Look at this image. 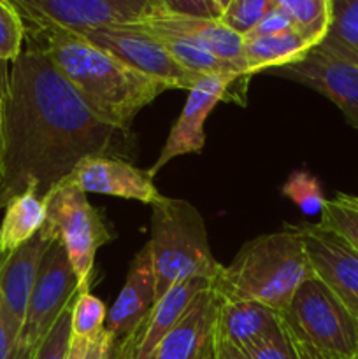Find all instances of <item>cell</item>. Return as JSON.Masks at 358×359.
I'll return each mask as SVG.
<instances>
[{"label":"cell","instance_id":"obj_32","mask_svg":"<svg viewBox=\"0 0 358 359\" xmlns=\"http://www.w3.org/2000/svg\"><path fill=\"white\" fill-rule=\"evenodd\" d=\"M161 9L175 14L199 18H220V11L211 0H158Z\"/></svg>","mask_w":358,"mask_h":359},{"label":"cell","instance_id":"obj_13","mask_svg":"<svg viewBox=\"0 0 358 359\" xmlns=\"http://www.w3.org/2000/svg\"><path fill=\"white\" fill-rule=\"evenodd\" d=\"M220 305L213 286L200 291L150 359H216Z\"/></svg>","mask_w":358,"mask_h":359},{"label":"cell","instance_id":"obj_17","mask_svg":"<svg viewBox=\"0 0 358 359\" xmlns=\"http://www.w3.org/2000/svg\"><path fill=\"white\" fill-rule=\"evenodd\" d=\"M55 241L56 237L41 228L27 244L0 259V300L16 337H20L23 326L28 300L34 291L42 258Z\"/></svg>","mask_w":358,"mask_h":359},{"label":"cell","instance_id":"obj_36","mask_svg":"<svg viewBox=\"0 0 358 359\" xmlns=\"http://www.w3.org/2000/svg\"><path fill=\"white\" fill-rule=\"evenodd\" d=\"M7 86H9V69H7V63H0V107L6 98Z\"/></svg>","mask_w":358,"mask_h":359},{"label":"cell","instance_id":"obj_18","mask_svg":"<svg viewBox=\"0 0 358 359\" xmlns=\"http://www.w3.org/2000/svg\"><path fill=\"white\" fill-rule=\"evenodd\" d=\"M154 304H157V290H154L153 259H151L150 245L146 244L133 256L125 284L105 318L104 330L109 333L112 347L128 335L130 330Z\"/></svg>","mask_w":358,"mask_h":359},{"label":"cell","instance_id":"obj_8","mask_svg":"<svg viewBox=\"0 0 358 359\" xmlns=\"http://www.w3.org/2000/svg\"><path fill=\"white\" fill-rule=\"evenodd\" d=\"M23 18L74 34L133 25L160 9L158 0H14Z\"/></svg>","mask_w":358,"mask_h":359},{"label":"cell","instance_id":"obj_31","mask_svg":"<svg viewBox=\"0 0 358 359\" xmlns=\"http://www.w3.org/2000/svg\"><path fill=\"white\" fill-rule=\"evenodd\" d=\"M111 347V339L105 330H102L98 335L91 337V339L72 337L65 359H109Z\"/></svg>","mask_w":358,"mask_h":359},{"label":"cell","instance_id":"obj_20","mask_svg":"<svg viewBox=\"0 0 358 359\" xmlns=\"http://www.w3.org/2000/svg\"><path fill=\"white\" fill-rule=\"evenodd\" d=\"M44 223L46 203L37 189L28 188L11 198L0 223V259L34 238Z\"/></svg>","mask_w":358,"mask_h":359},{"label":"cell","instance_id":"obj_3","mask_svg":"<svg viewBox=\"0 0 358 359\" xmlns=\"http://www.w3.org/2000/svg\"><path fill=\"white\" fill-rule=\"evenodd\" d=\"M311 277L300 228L286 226L246 242L211 286L227 302H258L283 314Z\"/></svg>","mask_w":358,"mask_h":359},{"label":"cell","instance_id":"obj_16","mask_svg":"<svg viewBox=\"0 0 358 359\" xmlns=\"http://www.w3.org/2000/svg\"><path fill=\"white\" fill-rule=\"evenodd\" d=\"M209 286L211 283L207 280L192 279L168 290L130 330L128 335L112 347L109 359H150L158 344L185 314L193 298Z\"/></svg>","mask_w":358,"mask_h":359},{"label":"cell","instance_id":"obj_24","mask_svg":"<svg viewBox=\"0 0 358 359\" xmlns=\"http://www.w3.org/2000/svg\"><path fill=\"white\" fill-rule=\"evenodd\" d=\"M318 224L339 235L358 252V196L339 193L326 200Z\"/></svg>","mask_w":358,"mask_h":359},{"label":"cell","instance_id":"obj_29","mask_svg":"<svg viewBox=\"0 0 358 359\" xmlns=\"http://www.w3.org/2000/svg\"><path fill=\"white\" fill-rule=\"evenodd\" d=\"M241 351L248 359H295L293 347H291L290 339L286 335L281 314L279 323L272 330L249 342Z\"/></svg>","mask_w":358,"mask_h":359},{"label":"cell","instance_id":"obj_30","mask_svg":"<svg viewBox=\"0 0 358 359\" xmlns=\"http://www.w3.org/2000/svg\"><path fill=\"white\" fill-rule=\"evenodd\" d=\"M76 300V298H74ZM74 304V302H72ZM72 304L63 311L30 359H65L72 339Z\"/></svg>","mask_w":358,"mask_h":359},{"label":"cell","instance_id":"obj_27","mask_svg":"<svg viewBox=\"0 0 358 359\" xmlns=\"http://www.w3.org/2000/svg\"><path fill=\"white\" fill-rule=\"evenodd\" d=\"M107 309L90 291L77 293L72 304V337L91 339L105 328Z\"/></svg>","mask_w":358,"mask_h":359},{"label":"cell","instance_id":"obj_14","mask_svg":"<svg viewBox=\"0 0 358 359\" xmlns=\"http://www.w3.org/2000/svg\"><path fill=\"white\" fill-rule=\"evenodd\" d=\"M298 228L314 276L358 318V252L344 238L318 223Z\"/></svg>","mask_w":358,"mask_h":359},{"label":"cell","instance_id":"obj_5","mask_svg":"<svg viewBox=\"0 0 358 359\" xmlns=\"http://www.w3.org/2000/svg\"><path fill=\"white\" fill-rule=\"evenodd\" d=\"M48 233L58 238L65 248L77 277L79 293L90 291L97 251L111 242L114 235L109 230L104 216L91 205L86 193L60 181L44 196Z\"/></svg>","mask_w":358,"mask_h":359},{"label":"cell","instance_id":"obj_26","mask_svg":"<svg viewBox=\"0 0 358 359\" xmlns=\"http://www.w3.org/2000/svg\"><path fill=\"white\" fill-rule=\"evenodd\" d=\"M283 195L290 198L305 216L321 214L326 202L319 181L305 170L291 172L283 186Z\"/></svg>","mask_w":358,"mask_h":359},{"label":"cell","instance_id":"obj_28","mask_svg":"<svg viewBox=\"0 0 358 359\" xmlns=\"http://www.w3.org/2000/svg\"><path fill=\"white\" fill-rule=\"evenodd\" d=\"M272 7V0H232L220 20L225 27L244 39Z\"/></svg>","mask_w":358,"mask_h":359},{"label":"cell","instance_id":"obj_1","mask_svg":"<svg viewBox=\"0 0 358 359\" xmlns=\"http://www.w3.org/2000/svg\"><path fill=\"white\" fill-rule=\"evenodd\" d=\"M118 133L30 44L11 63L0 107V209L28 188L44 198L81 160L107 154Z\"/></svg>","mask_w":358,"mask_h":359},{"label":"cell","instance_id":"obj_15","mask_svg":"<svg viewBox=\"0 0 358 359\" xmlns=\"http://www.w3.org/2000/svg\"><path fill=\"white\" fill-rule=\"evenodd\" d=\"M133 27L144 32H151V34L172 35V37L192 42L199 48L213 53L223 62L230 63L242 76H246L244 56H242L244 39L225 27L220 18L186 16V14L168 13L160 7L146 20L133 23Z\"/></svg>","mask_w":358,"mask_h":359},{"label":"cell","instance_id":"obj_33","mask_svg":"<svg viewBox=\"0 0 358 359\" xmlns=\"http://www.w3.org/2000/svg\"><path fill=\"white\" fill-rule=\"evenodd\" d=\"M291 21L288 20V16L284 13H281L279 9L272 7L265 16L260 20V23L246 35L244 39L249 37H262V35H272V34H279V32H286L291 30Z\"/></svg>","mask_w":358,"mask_h":359},{"label":"cell","instance_id":"obj_37","mask_svg":"<svg viewBox=\"0 0 358 359\" xmlns=\"http://www.w3.org/2000/svg\"><path fill=\"white\" fill-rule=\"evenodd\" d=\"M211 2H213L214 6H216V9L220 11V14H221V13H223L225 9H227L228 6H230L232 0H211Z\"/></svg>","mask_w":358,"mask_h":359},{"label":"cell","instance_id":"obj_2","mask_svg":"<svg viewBox=\"0 0 358 359\" xmlns=\"http://www.w3.org/2000/svg\"><path fill=\"white\" fill-rule=\"evenodd\" d=\"M34 25L37 42L32 46L51 60L98 118L121 133L128 132L146 105L168 90L167 84L132 69L83 35L55 25Z\"/></svg>","mask_w":358,"mask_h":359},{"label":"cell","instance_id":"obj_4","mask_svg":"<svg viewBox=\"0 0 358 359\" xmlns=\"http://www.w3.org/2000/svg\"><path fill=\"white\" fill-rule=\"evenodd\" d=\"M147 245L154 270V290L160 300L168 290L192 279L213 284L223 272L209 245L207 228L199 210L186 200L164 196L151 205Z\"/></svg>","mask_w":358,"mask_h":359},{"label":"cell","instance_id":"obj_12","mask_svg":"<svg viewBox=\"0 0 358 359\" xmlns=\"http://www.w3.org/2000/svg\"><path fill=\"white\" fill-rule=\"evenodd\" d=\"M62 181L84 193L137 200L147 205H154L164 198L150 172L109 154L84 158Z\"/></svg>","mask_w":358,"mask_h":359},{"label":"cell","instance_id":"obj_6","mask_svg":"<svg viewBox=\"0 0 358 359\" xmlns=\"http://www.w3.org/2000/svg\"><path fill=\"white\" fill-rule=\"evenodd\" d=\"M283 321L316 349L343 359H353L358 349V318L318 277L297 290Z\"/></svg>","mask_w":358,"mask_h":359},{"label":"cell","instance_id":"obj_25","mask_svg":"<svg viewBox=\"0 0 358 359\" xmlns=\"http://www.w3.org/2000/svg\"><path fill=\"white\" fill-rule=\"evenodd\" d=\"M25 18L14 0H0V63H13L23 51Z\"/></svg>","mask_w":358,"mask_h":359},{"label":"cell","instance_id":"obj_23","mask_svg":"<svg viewBox=\"0 0 358 359\" xmlns=\"http://www.w3.org/2000/svg\"><path fill=\"white\" fill-rule=\"evenodd\" d=\"M319 46L358 63V0H332V20Z\"/></svg>","mask_w":358,"mask_h":359},{"label":"cell","instance_id":"obj_19","mask_svg":"<svg viewBox=\"0 0 358 359\" xmlns=\"http://www.w3.org/2000/svg\"><path fill=\"white\" fill-rule=\"evenodd\" d=\"M279 323V312L258 302H227L221 298L218 314V339L242 349L272 330Z\"/></svg>","mask_w":358,"mask_h":359},{"label":"cell","instance_id":"obj_22","mask_svg":"<svg viewBox=\"0 0 358 359\" xmlns=\"http://www.w3.org/2000/svg\"><path fill=\"white\" fill-rule=\"evenodd\" d=\"M291 21L295 32L311 46H318L329 32L332 20V0H272Z\"/></svg>","mask_w":358,"mask_h":359},{"label":"cell","instance_id":"obj_11","mask_svg":"<svg viewBox=\"0 0 358 359\" xmlns=\"http://www.w3.org/2000/svg\"><path fill=\"white\" fill-rule=\"evenodd\" d=\"M242 79H248V76H204L195 86L190 88L185 107L171 128L161 153L158 154L153 167L147 168L153 177L174 158L200 153L204 149V123L207 116L218 102L227 98L232 88H237L239 81Z\"/></svg>","mask_w":358,"mask_h":359},{"label":"cell","instance_id":"obj_35","mask_svg":"<svg viewBox=\"0 0 358 359\" xmlns=\"http://www.w3.org/2000/svg\"><path fill=\"white\" fill-rule=\"evenodd\" d=\"M216 359H248V358H246V354L242 353L239 347H235V346H232V344L223 342V340L218 339Z\"/></svg>","mask_w":358,"mask_h":359},{"label":"cell","instance_id":"obj_34","mask_svg":"<svg viewBox=\"0 0 358 359\" xmlns=\"http://www.w3.org/2000/svg\"><path fill=\"white\" fill-rule=\"evenodd\" d=\"M16 340V333L11 328V323L4 311L2 300H0V359H13Z\"/></svg>","mask_w":358,"mask_h":359},{"label":"cell","instance_id":"obj_21","mask_svg":"<svg viewBox=\"0 0 358 359\" xmlns=\"http://www.w3.org/2000/svg\"><path fill=\"white\" fill-rule=\"evenodd\" d=\"M314 46L309 44L293 28L286 32L262 37L244 39V67L246 76L251 77L256 72H267L270 69L290 65L307 55Z\"/></svg>","mask_w":358,"mask_h":359},{"label":"cell","instance_id":"obj_10","mask_svg":"<svg viewBox=\"0 0 358 359\" xmlns=\"http://www.w3.org/2000/svg\"><path fill=\"white\" fill-rule=\"evenodd\" d=\"M265 74L284 77L318 91L333 102L346 121L358 130V63L318 44L298 62L270 69Z\"/></svg>","mask_w":358,"mask_h":359},{"label":"cell","instance_id":"obj_38","mask_svg":"<svg viewBox=\"0 0 358 359\" xmlns=\"http://www.w3.org/2000/svg\"><path fill=\"white\" fill-rule=\"evenodd\" d=\"M353 359H358V349H357V354H354V358Z\"/></svg>","mask_w":358,"mask_h":359},{"label":"cell","instance_id":"obj_7","mask_svg":"<svg viewBox=\"0 0 358 359\" xmlns=\"http://www.w3.org/2000/svg\"><path fill=\"white\" fill-rule=\"evenodd\" d=\"M79 293L77 277L62 242L56 238L42 258L13 359H30L55 323Z\"/></svg>","mask_w":358,"mask_h":359},{"label":"cell","instance_id":"obj_9","mask_svg":"<svg viewBox=\"0 0 358 359\" xmlns=\"http://www.w3.org/2000/svg\"><path fill=\"white\" fill-rule=\"evenodd\" d=\"M79 35L132 69L167 84L168 90H190L204 77L175 62L157 37L133 25L104 27Z\"/></svg>","mask_w":358,"mask_h":359}]
</instances>
